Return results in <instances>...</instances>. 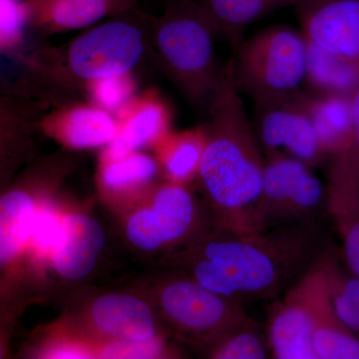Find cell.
Masks as SVG:
<instances>
[{
    "label": "cell",
    "instance_id": "cell-1",
    "mask_svg": "<svg viewBox=\"0 0 359 359\" xmlns=\"http://www.w3.org/2000/svg\"><path fill=\"white\" fill-rule=\"evenodd\" d=\"M316 244L306 222L266 229L214 224L160 261L168 271L242 304L271 301L314 263Z\"/></svg>",
    "mask_w": 359,
    "mask_h": 359
},
{
    "label": "cell",
    "instance_id": "cell-2",
    "mask_svg": "<svg viewBox=\"0 0 359 359\" xmlns=\"http://www.w3.org/2000/svg\"><path fill=\"white\" fill-rule=\"evenodd\" d=\"M208 113L197 176L203 200L216 226L257 229L255 211L263 191L266 160L233 81L231 63Z\"/></svg>",
    "mask_w": 359,
    "mask_h": 359
},
{
    "label": "cell",
    "instance_id": "cell-3",
    "mask_svg": "<svg viewBox=\"0 0 359 359\" xmlns=\"http://www.w3.org/2000/svg\"><path fill=\"white\" fill-rule=\"evenodd\" d=\"M151 20L130 11L86 28L28 60L25 91L50 107L78 100L92 82L133 72L151 47Z\"/></svg>",
    "mask_w": 359,
    "mask_h": 359
},
{
    "label": "cell",
    "instance_id": "cell-4",
    "mask_svg": "<svg viewBox=\"0 0 359 359\" xmlns=\"http://www.w3.org/2000/svg\"><path fill=\"white\" fill-rule=\"evenodd\" d=\"M151 47L158 62L189 102L203 109L223 81L215 32L198 0H170L151 20Z\"/></svg>",
    "mask_w": 359,
    "mask_h": 359
},
{
    "label": "cell",
    "instance_id": "cell-5",
    "mask_svg": "<svg viewBox=\"0 0 359 359\" xmlns=\"http://www.w3.org/2000/svg\"><path fill=\"white\" fill-rule=\"evenodd\" d=\"M136 289L147 297L165 328L207 353L250 323L242 302L173 271L148 278Z\"/></svg>",
    "mask_w": 359,
    "mask_h": 359
},
{
    "label": "cell",
    "instance_id": "cell-6",
    "mask_svg": "<svg viewBox=\"0 0 359 359\" xmlns=\"http://www.w3.org/2000/svg\"><path fill=\"white\" fill-rule=\"evenodd\" d=\"M126 244L142 256L159 259L192 243L214 226L205 203L183 184L157 182L118 215Z\"/></svg>",
    "mask_w": 359,
    "mask_h": 359
},
{
    "label": "cell",
    "instance_id": "cell-7",
    "mask_svg": "<svg viewBox=\"0 0 359 359\" xmlns=\"http://www.w3.org/2000/svg\"><path fill=\"white\" fill-rule=\"evenodd\" d=\"M93 349L111 342H149L166 339L164 325L138 290H89L78 287L55 321Z\"/></svg>",
    "mask_w": 359,
    "mask_h": 359
},
{
    "label": "cell",
    "instance_id": "cell-8",
    "mask_svg": "<svg viewBox=\"0 0 359 359\" xmlns=\"http://www.w3.org/2000/svg\"><path fill=\"white\" fill-rule=\"evenodd\" d=\"M231 66L238 92L256 106L285 98L306 81V40L289 26L269 27L241 42Z\"/></svg>",
    "mask_w": 359,
    "mask_h": 359
},
{
    "label": "cell",
    "instance_id": "cell-9",
    "mask_svg": "<svg viewBox=\"0 0 359 359\" xmlns=\"http://www.w3.org/2000/svg\"><path fill=\"white\" fill-rule=\"evenodd\" d=\"M79 162L65 149L39 156L0 193V275L18 266L40 203L60 191Z\"/></svg>",
    "mask_w": 359,
    "mask_h": 359
},
{
    "label": "cell",
    "instance_id": "cell-10",
    "mask_svg": "<svg viewBox=\"0 0 359 359\" xmlns=\"http://www.w3.org/2000/svg\"><path fill=\"white\" fill-rule=\"evenodd\" d=\"M327 295V282L316 257L271 311L269 342L276 358L316 359L311 339L318 311Z\"/></svg>",
    "mask_w": 359,
    "mask_h": 359
},
{
    "label": "cell",
    "instance_id": "cell-11",
    "mask_svg": "<svg viewBox=\"0 0 359 359\" xmlns=\"http://www.w3.org/2000/svg\"><path fill=\"white\" fill-rule=\"evenodd\" d=\"M323 194V185L309 164L292 156L269 152L263 191L255 211V228L306 222L304 218L318 205Z\"/></svg>",
    "mask_w": 359,
    "mask_h": 359
},
{
    "label": "cell",
    "instance_id": "cell-12",
    "mask_svg": "<svg viewBox=\"0 0 359 359\" xmlns=\"http://www.w3.org/2000/svg\"><path fill=\"white\" fill-rule=\"evenodd\" d=\"M49 108L22 92L0 89V193L39 157L40 122Z\"/></svg>",
    "mask_w": 359,
    "mask_h": 359
},
{
    "label": "cell",
    "instance_id": "cell-13",
    "mask_svg": "<svg viewBox=\"0 0 359 359\" xmlns=\"http://www.w3.org/2000/svg\"><path fill=\"white\" fill-rule=\"evenodd\" d=\"M257 137L268 153L283 148L309 166L325 154L309 115L308 95L301 91L257 105Z\"/></svg>",
    "mask_w": 359,
    "mask_h": 359
},
{
    "label": "cell",
    "instance_id": "cell-14",
    "mask_svg": "<svg viewBox=\"0 0 359 359\" xmlns=\"http://www.w3.org/2000/svg\"><path fill=\"white\" fill-rule=\"evenodd\" d=\"M105 230L102 224L90 212L70 205L65 215L62 236L47 273L55 282L74 285L85 280L95 271L105 250Z\"/></svg>",
    "mask_w": 359,
    "mask_h": 359
},
{
    "label": "cell",
    "instance_id": "cell-15",
    "mask_svg": "<svg viewBox=\"0 0 359 359\" xmlns=\"http://www.w3.org/2000/svg\"><path fill=\"white\" fill-rule=\"evenodd\" d=\"M295 8L304 39L328 53L359 60V0H302Z\"/></svg>",
    "mask_w": 359,
    "mask_h": 359
},
{
    "label": "cell",
    "instance_id": "cell-16",
    "mask_svg": "<svg viewBox=\"0 0 359 359\" xmlns=\"http://www.w3.org/2000/svg\"><path fill=\"white\" fill-rule=\"evenodd\" d=\"M40 127L42 134L71 152L104 148L119 131L115 115L90 101L79 100L49 108Z\"/></svg>",
    "mask_w": 359,
    "mask_h": 359
},
{
    "label": "cell",
    "instance_id": "cell-17",
    "mask_svg": "<svg viewBox=\"0 0 359 359\" xmlns=\"http://www.w3.org/2000/svg\"><path fill=\"white\" fill-rule=\"evenodd\" d=\"M117 136L102 148L100 161H114L143 149L153 148L170 131L171 112L154 90L138 94L115 115Z\"/></svg>",
    "mask_w": 359,
    "mask_h": 359
},
{
    "label": "cell",
    "instance_id": "cell-18",
    "mask_svg": "<svg viewBox=\"0 0 359 359\" xmlns=\"http://www.w3.org/2000/svg\"><path fill=\"white\" fill-rule=\"evenodd\" d=\"M28 26L45 35L86 29L135 11L136 0H25Z\"/></svg>",
    "mask_w": 359,
    "mask_h": 359
},
{
    "label": "cell",
    "instance_id": "cell-19",
    "mask_svg": "<svg viewBox=\"0 0 359 359\" xmlns=\"http://www.w3.org/2000/svg\"><path fill=\"white\" fill-rule=\"evenodd\" d=\"M155 156L142 151L114 161H99L97 192L106 207L120 215L143 197L160 175Z\"/></svg>",
    "mask_w": 359,
    "mask_h": 359
},
{
    "label": "cell",
    "instance_id": "cell-20",
    "mask_svg": "<svg viewBox=\"0 0 359 359\" xmlns=\"http://www.w3.org/2000/svg\"><path fill=\"white\" fill-rule=\"evenodd\" d=\"M70 205L63 199L60 191L51 194L40 203L22 257L16 266L27 276L39 295L43 294L46 287L47 273L60 243L65 215Z\"/></svg>",
    "mask_w": 359,
    "mask_h": 359
},
{
    "label": "cell",
    "instance_id": "cell-21",
    "mask_svg": "<svg viewBox=\"0 0 359 359\" xmlns=\"http://www.w3.org/2000/svg\"><path fill=\"white\" fill-rule=\"evenodd\" d=\"M327 203L341 238L347 268L359 276V176L337 157L328 179Z\"/></svg>",
    "mask_w": 359,
    "mask_h": 359
},
{
    "label": "cell",
    "instance_id": "cell-22",
    "mask_svg": "<svg viewBox=\"0 0 359 359\" xmlns=\"http://www.w3.org/2000/svg\"><path fill=\"white\" fill-rule=\"evenodd\" d=\"M302 0H198L215 34L226 37L231 43L242 42L245 28L266 14L299 6Z\"/></svg>",
    "mask_w": 359,
    "mask_h": 359
},
{
    "label": "cell",
    "instance_id": "cell-23",
    "mask_svg": "<svg viewBox=\"0 0 359 359\" xmlns=\"http://www.w3.org/2000/svg\"><path fill=\"white\" fill-rule=\"evenodd\" d=\"M308 107L325 154L337 156L346 152L353 141V134L351 96L308 95Z\"/></svg>",
    "mask_w": 359,
    "mask_h": 359
},
{
    "label": "cell",
    "instance_id": "cell-24",
    "mask_svg": "<svg viewBox=\"0 0 359 359\" xmlns=\"http://www.w3.org/2000/svg\"><path fill=\"white\" fill-rule=\"evenodd\" d=\"M205 141L204 127L168 132L153 147L160 173L167 181L183 185L197 178Z\"/></svg>",
    "mask_w": 359,
    "mask_h": 359
},
{
    "label": "cell",
    "instance_id": "cell-25",
    "mask_svg": "<svg viewBox=\"0 0 359 359\" xmlns=\"http://www.w3.org/2000/svg\"><path fill=\"white\" fill-rule=\"evenodd\" d=\"M306 81L318 94L351 96L359 86V60L328 53L306 40Z\"/></svg>",
    "mask_w": 359,
    "mask_h": 359
},
{
    "label": "cell",
    "instance_id": "cell-26",
    "mask_svg": "<svg viewBox=\"0 0 359 359\" xmlns=\"http://www.w3.org/2000/svg\"><path fill=\"white\" fill-rule=\"evenodd\" d=\"M40 299L20 269L0 275V359L11 358V342L26 309Z\"/></svg>",
    "mask_w": 359,
    "mask_h": 359
},
{
    "label": "cell",
    "instance_id": "cell-27",
    "mask_svg": "<svg viewBox=\"0 0 359 359\" xmlns=\"http://www.w3.org/2000/svg\"><path fill=\"white\" fill-rule=\"evenodd\" d=\"M311 342L316 359H359V339L339 320L330 294L318 311Z\"/></svg>",
    "mask_w": 359,
    "mask_h": 359
},
{
    "label": "cell",
    "instance_id": "cell-28",
    "mask_svg": "<svg viewBox=\"0 0 359 359\" xmlns=\"http://www.w3.org/2000/svg\"><path fill=\"white\" fill-rule=\"evenodd\" d=\"M330 301L339 320L359 339V276L348 275L330 255H318Z\"/></svg>",
    "mask_w": 359,
    "mask_h": 359
},
{
    "label": "cell",
    "instance_id": "cell-29",
    "mask_svg": "<svg viewBox=\"0 0 359 359\" xmlns=\"http://www.w3.org/2000/svg\"><path fill=\"white\" fill-rule=\"evenodd\" d=\"M84 93L90 102L116 115L136 95L137 82L132 72L114 75L92 82Z\"/></svg>",
    "mask_w": 359,
    "mask_h": 359
},
{
    "label": "cell",
    "instance_id": "cell-30",
    "mask_svg": "<svg viewBox=\"0 0 359 359\" xmlns=\"http://www.w3.org/2000/svg\"><path fill=\"white\" fill-rule=\"evenodd\" d=\"M208 355L214 359H264L266 351L263 339L249 323L210 349Z\"/></svg>",
    "mask_w": 359,
    "mask_h": 359
},
{
    "label": "cell",
    "instance_id": "cell-31",
    "mask_svg": "<svg viewBox=\"0 0 359 359\" xmlns=\"http://www.w3.org/2000/svg\"><path fill=\"white\" fill-rule=\"evenodd\" d=\"M26 26L28 14L25 0H0V51L18 46Z\"/></svg>",
    "mask_w": 359,
    "mask_h": 359
},
{
    "label": "cell",
    "instance_id": "cell-32",
    "mask_svg": "<svg viewBox=\"0 0 359 359\" xmlns=\"http://www.w3.org/2000/svg\"><path fill=\"white\" fill-rule=\"evenodd\" d=\"M351 101L353 122V141L346 152L337 156L359 174V86L351 94Z\"/></svg>",
    "mask_w": 359,
    "mask_h": 359
}]
</instances>
